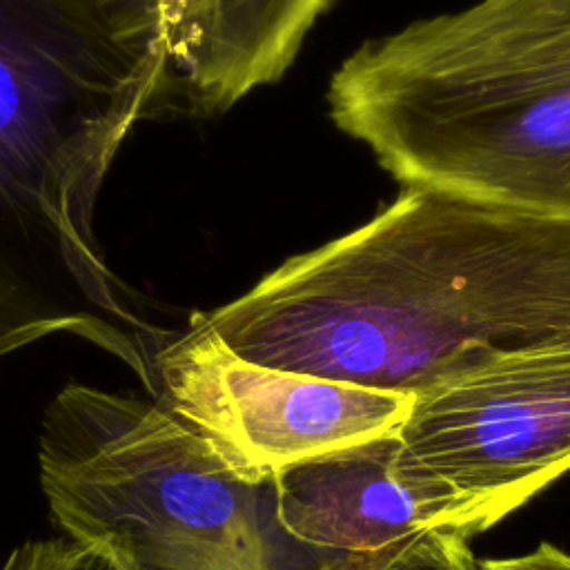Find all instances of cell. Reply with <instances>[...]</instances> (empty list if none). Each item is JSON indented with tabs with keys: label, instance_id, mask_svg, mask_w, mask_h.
Segmentation results:
<instances>
[{
	"label": "cell",
	"instance_id": "obj_1",
	"mask_svg": "<svg viewBox=\"0 0 570 570\" xmlns=\"http://www.w3.org/2000/svg\"><path fill=\"white\" fill-rule=\"evenodd\" d=\"M198 316L252 363L414 396L570 350V218L405 185L361 227Z\"/></svg>",
	"mask_w": 570,
	"mask_h": 570
},
{
	"label": "cell",
	"instance_id": "obj_2",
	"mask_svg": "<svg viewBox=\"0 0 570 570\" xmlns=\"http://www.w3.org/2000/svg\"><path fill=\"white\" fill-rule=\"evenodd\" d=\"M156 0H0V356L80 336L154 390L176 336L107 265L94 212L109 167L167 111Z\"/></svg>",
	"mask_w": 570,
	"mask_h": 570
},
{
	"label": "cell",
	"instance_id": "obj_3",
	"mask_svg": "<svg viewBox=\"0 0 570 570\" xmlns=\"http://www.w3.org/2000/svg\"><path fill=\"white\" fill-rule=\"evenodd\" d=\"M327 105L403 185L570 218V0H479L367 40Z\"/></svg>",
	"mask_w": 570,
	"mask_h": 570
},
{
	"label": "cell",
	"instance_id": "obj_4",
	"mask_svg": "<svg viewBox=\"0 0 570 570\" xmlns=\"http://www.w3.org/2000/svg\"><path fill=\"white\" fill-rule=\"evenodd\" d=\"M38 463L56 525L134 570H269L263 485L149 394L65 385Z\"/></svg>",
	"mask_w": 570,
	"mask_h": 570
},
{
	"label": "cell",
	"instance_id": "obj_5",
	"mask_svg": "<svg viewBox=\"0 0 570 570\" xmlns=\"http://www.w3.org/2000/svg\"><path fill=\"white\" fill-rule=\"evenodd\" d=\"M151 399L265 485L303 459L396 432L414 396L252 363L191 314L156 356Z\"/></svg>",
	"mask_w": 570,
	"mask_h": 570
},
{
	"label": "cell",
	"instance_id": "obj_6",
	"mask_svg": "<svg viewBox=\"0 0 570 570\" xmlns=\"http://www.w3.org/2000/svg\"><path fill=\"white\" fill-rule=\"evenodd\" d=\"M396 439L405 468L505 519L570 470V350L505 358L414 394Z\"/></svg>",
	"mask_w": 570,
	"mask_h": 570
},
{
	"label": "cell",
	"instance_id": "obj_7",
	"mask_svg": "<svg viewBox=\"0 0 570 570\" xmlns=\"http://www.w3.org/2000/svg\"><path fill=\"white\" fill-rule=\"evenodd\" d=\"M276 523L345 559H379L412 541L488 530L497 512L403 465L396 432L303 459L269 479Z\"/></svg>",
	"mask_w": 570,
	"mask_h": 570
},
{
	"label": "cell",
	"instance_id": "obj_8",
	"mask_svg": "<svg viewBox=\"0 0 570 570\" xmlns=\"http://www.w3.org/2000/svg\"><path fill=\"white\" fill-rule=\"evenodd\" d=\"M468 539L461 532L441 530L379 559L334 557L321 570H481Z\"/></svg>",
	"mask_w": 570,
	"mask_h": 570
},
{
	"label": "cell",
	"instance_id": "obj_9",
	"mask_svg": "<svg viewBox=\"0 0 570 570\" xmlns=\"http://www.w3.org/2000/svg\"><path fill=\"white\" fill-rule=\"evenodd\" d=\"M0 570H134L109 543L58 537L16 548Z\"/></svg>",
	"mask_w": 570,
	"mask_h": 570
},
{
	"label": "cell",
	"instance_id": "obj_10",
	"mask_svg": "<svg viewBox=\"0 0 570 570\" xmlns=\"http://www.w3.org/2000/svg\"><path fill=\"white\" fill-rule=\"evenodd\" d=\"M479 568L481 570H570V552L543 541L525 554L503 557V559H483L479 561Z\"/></svg>",
	"mask_w": 570,
	"mask_h": 570
}]
</instances>
